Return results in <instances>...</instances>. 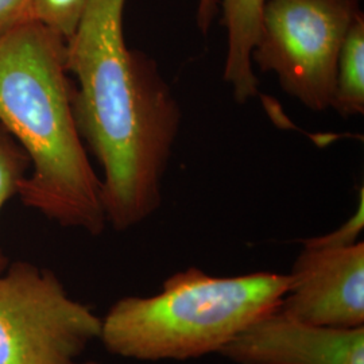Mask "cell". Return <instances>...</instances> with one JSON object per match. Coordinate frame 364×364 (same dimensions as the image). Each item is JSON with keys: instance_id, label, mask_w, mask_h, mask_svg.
Masks as SVG:
<instances>
[{"instance_id": "obj_1", "label": "cell", "mask_w": 364, "mask_h": 364, "mask_svg": "<svg viewBox=\"0 0 364 364\" xmlns=\"http://www.w3.org/2000/svg\"><path fill=\"white\" fill-rule=\"evenodd\" d=\"M124 4L90 0L77 31L66 41V68L77 81L76 123L103 168L105 219L117 231L159 208L181 126V108L156 60L126 43Z\"/></svg>"}, {"instance_id": "obj_2", "label": "cell", "mask_w": 364, "mask_h": 364, "mask_svg": "<svg viewBox=\"0 0 364 364\" xmlns=\"http://www.w3.org/2000/svg\"><path fill=\"white\" fill-rule=\"evenodd\" d=\"M73 93L65 39L34 21L0 38V124L33 165L18 195L60 225L100 235L102 181L78 131Z\"/></svg>"}, {"instance_id": "obj_3", "label": "cell", "mask_w": 364, "mask_h": 364, "mask_svg": "<svg viewBox=\"0 0 364 364\" xmlns=\"http://www.w3.org/2000/svg\"><path fill=\"white\" fill-rule=\"evenodd\" d=\"M287 274L213 277L189 267L151 297L117 299L102 318L105 350L141 362L189 360L218 352L263 314L277 309Z\"/></svg>"}, {"instance_id": "obj_4", "label": "cell", "mask_w": 364, "mask_h": 364, "mask_svg": "<svg viewBox=\"0 0 364 364\" xmlns=\"http://www.w3.org/2000/svg\"><path fill=\"white\" fill-rule=\"evenodd\" d=\"M360 14V0H266L252 63L323 112L332 107L341 45Z\"/></svg>"}, {"instance_id": "obj_5", "label": "cell", "mask_w": 364, "mask_h": 364, "mask_svg": "<svg viewBox=\"0 0 364 364\" xmlns=\"http://www.w3.org/2000/svg\"><path fill=\"white\" fill-rule=\"evenodd\" d=\"M100 331L50 270L15 262L0 273V364H73Z\"/></svg>"}, {"instance_id": "obj_6", "label": "cell", "mask_w": 364, "mask_h": 364, "mask_svg": "<svg viewBox=\"0 0 364 364\" xmlns=\"http://www.w3.org/2000/svg\"><path fill=\"white\" fill-rule=\"evenodd\" d=\"M279 311L313 326H364V245L331 246L305 240L287 274Z\"/></svg>"}, {"instance_id": "obj_7", "label": "cell", "mask_w": 364, "mask_h": 364, "mask_svg": "<svg viewBox=\"0 0 364 364\" xmlns=\"http://www.w3.org/2000/svg\"><path fill=\"white\" fill-rule=\"evenodd\" d=\"M220 355L236 364H364V326H313L277 308L250 324Z\"/></svg>"}, {"instance_id": "obj_8", "label": "cell", "mask_w": 364, "mask_h": 364, "mask_svg": "<svg viewBox=\"0 0 364 364\" xmlns=\"http://www.w3.org/2000/svg\"><path fill=\"white\" fill-rule=\"evenodd\" d=\"M227 30V55L223 78L232 88L237 103L258 95V77L252 69V52L259 37L266 0H218Z\"/></svg>"}, {"instance_id": "obj_9", "label": "cell", "mask_w": 364, "mask_h": 364, "mask_svg": "<svg viewBox=\"0 0 364 364\" xmlns=\"http://www.w3.org/2000/svg\"><path fill=\"white\" fill-rule=\"evenodd\" d=\"M332 108L343 117L364 114V15L360 14L338 54Z\"/></svg>"}, {"instance_id": "obj_10", "label": "cell", "mask_w": 364, "mask_h": 364, "mask_svg": "<svg viewBox=\"0 0 364 364\" xmlns=\"http://www.w3.org/2000/svg\"><path fill=\"white\" fill-rule=\"evenodd\" d=\"M88 1L90 0H31V21L69 41L77 31Z\"/></svg>"}, {"instance_id": "obj_11", "label": "cell", "mask_w": 364, "mask_h": 364, "mask_svg": "<svg viewBox=\"0 0 364 364\" xmlns=\"http://www.w3.org/2000/svg\"><path fill=\"white\" fill-rule=\"evenodd\" d=\"M27 159L22 147L0 124V209L18 193L19 183L26 177ZM7 258L0 248V273L7 267Z\"/></svg>"}, {"instance_id": "obj_12", "label": "cell", "mask_w": 364, "mask_h": 364, "mask_svg": "<svg viewBox=\"0 0 364 364\" xmlns=\"http://www.w3.org/2000/svg\"><path fill=\"white\" fill-rule=\"evenodd\" d=\"M364 191L360 189V201L355 210V213L350 218V220L346 221L338 231H333L331 234L324 236L312 237L311 240L318 245H331V246H343V245H353L359 242V235L364 227Z\"/></svg>"}, {"instance_id": "obj_13", "label": "cell", "mask_w": 364, "mask_h": 364, "mask_svg": "<svg viewBox=\"0 0 364 364\" xmlns=\"http://www.w3.org/2000/svg\"><path fill=\"white\" fill-rule=\"evenodd\" d=\"M31 0H0V38L31 21Z\"/></svg>"}, {"instance_id": "obj_14", "label": "cell", "mask_w": 364, "mask_h": 364, "mask_svg": "<svg viewBox=\"0 0 364 364\" xmlns=\"http://www.w3.org/2000/svg\"><path fill=\"white\" fill-rule=\"evenodd\" d=\"M219 3L218 0H198L197 3V26L201 33L207 34L212 26V22L218 14Z\"/></svg>"}, {"instance_id": "obj_15", "label": "cell", "mask_w": 364, "mask_h": 364, "mask_svg": "<svg viewBox=\"0 0 364 364\" xmlns=\"http://www.w3.org/2000/svg\"><path fill=\"white\" fill-rule=\"evenodd\" d=\"M73 364H99L96 363V362H82V363H78V362H75Z\"/></svg>"}]
</instances>
